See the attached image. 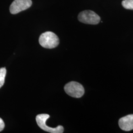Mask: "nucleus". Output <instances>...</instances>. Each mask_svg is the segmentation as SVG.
Here are the masks:
<instances>
[{"mask_svg":"<svg viewBox=\"0 0 133 133\" xmlns=\"http://www.w3.org/2000/svg\"><path fill=\"white\" fill-rule=\"evenodd\" d=\"M39 43L43 48L52 49L58 45L59 39L55 34L52 32H46L40 36Z\"/></svg>","mask_w":133,"mask_h":133,"instance_id":"obj_1","label":"nucleus"},{"mask_svg":"<svg viewBox=\"0 0 133 133\" xmlns=\"http://www.w3.org/2000/svg\"><path fill=\"white\" fill-rule=\"evenodd\" d=\"M50 115L48 114H38L36 116V121L38 126L43 130L51 133H62L64 132V128L62 126L59 125L55 128L48 127L46 122Z\"/></svg>","mask_w":133,"mask_h":133,"instance_id":"obj_2","label":"nucleus"},{"mask_svg":"<svg viewBox=\"0 0 133 133\" xmlns=\"http://www.w3.org/2000/svg\"><path fill=\"white\" fill-rule=\"evenodd\" d=\"M64 90L68 95L76 98H81L85 92L83 86L76 81L68 83L64 87Z\"/></svg>","mask_w":133,"mask_h":133,"instance_id":"obj_3","label":"nucleus"},{"mask_svg":"<svg viewBox=\"0 0 133 133\" xmlns=\"http://www.w3.org/2000/svg\"><path fill=\"white\" fill-rule=\"evenodd\" d=\"M78 19L82 23L91 25L98 24L101 21L100 16L90 10L81 11L78 15Z\"/></svg>","mask_w":133,"mask_h":133,"instance_id":"obj_4","label":"nucleus"},{"mask_svg":"<svg viewBox=\"0 0 133 133\" xmlns=\"http://www.w3.org/2000/svg\"><path fill=\"white\" fill-rule=\"evenodd\" d=\"M32 5L31 0H14L10 7V12L15 14L29 9Z\"/></svg>","mask_w":133,"mask_h":133,"instance_id":"obj_5","label":"nucleus"},{"mask_svg":"<svg viewBox=\"0 0 133 133\" xmlns=\"http://www.w3.org/2000/svg\"><path fill=\"white\" fill-rule=\"evenodd\" d=\"M119 127L125 131H130L133 130V114H129L119 119Z\"/></svg>","mask_w":133,"mask_h":133,"instance_id":"obj_6","label":"nucleus"},{"mask_svg":"<svg viewBox=\"0 0 133 133\" xmlns=\"http://www.w3.org/2000/svg\"><path fill=\"white\" fill-rule=\"evenodd\" d=\"M6 74V70L5 68H0V88L4 84Z\"/></svg>","mask_w":133,"mask_h":133,"instance_id":"obj_7","label":"nucleus"},{"mask_svg":"<svg viewBox=\"0 0 133 133\" xmlns=\"http://www.w3.org/2000/svg\"><path fill=\"white\" fill-rule=\"evenodd\" d=\"M122 5L126 9L133 10V0H123Z\"/></svg>","mask_w":133,"mask_h":133,"instance_id":"obj_8","label":"nucleus"},{"mask_svg":"<svg viewBox=\"0 0 133 133\" xmlns=\"http://www.w3.org/2000/svg\"><path fill=\"white\" fill-rule=\"evenodd\" d=\"M5 123L3 119L0 118V132L3 131L5 128Z\"/></svg>","mask_w":133,"mask_h":133,"instance_id":"obj_9","label":"nucleus"}]
</instances>
